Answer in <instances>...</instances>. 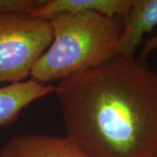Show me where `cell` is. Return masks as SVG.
I'll return each mask as SVG.
<instances>
[{"instance_id": "obj_1", "label": "cell", "mask_w": 157, "mask_h": 157, "mask_svg": "<svg viewBox=\"0 0 157 157\" xmlns=\"http://www.w3.org/2000/svg\"><path fill=\"white\" fill-rule=\"evenodd\" d=\"M57 95L68 136L90 157L157 155V73L115 56L59 81Z\"/></svg>"}, {"instance_id": "obj_2", "label": "cell", "mask_w": 157, "mask_h": 157, "mask_svg": "<svg viewBox=\"0 0 157 157\" xmlns=\"http://www.w3.org/2000/svg\"><path fill=\"white\" fill-rule=\"evenodd\" d=\"M53 39L31 72L47 84L98 67L115 57L124 18L94 11L61 14L49 19Z\"/></svg>"}, {"instance_id": "obj_3", "label": "cell", "mask_w": 157, "mask_h": 157, "mask_svg": "<svg viewBox=\"0 0 157 157\" xmlns=\"http://www.w3.org/2000/svg\"><path fill=\"white\" fill-rule=\"evenodd\" d=\"M52 39L48 19L30 13H0V83L25 81Z\"/></svg>"}, {"instance_id": "obj_4", "label": "cell", "mask_w": 157, "mask_h": 157, "mask_svg": "<svg viewBox=\"0 0 157 157\" xmlns=\"http://www.w3.org/2000/svg\"><path fill=\"white\" fill-rule=\"evenodd\" d=\"M0 157H90L67 135H16L0 150Z\"/></svg>"}, {"instance_id": "obj_5", "label": "cell", "mask_w": 157, "mask_h": 157, "mask_svg": "<svg viewBox=\"0 0 157 157\" xmlns=\"http://www.w3.org/2000/svg\"><path fill=\"white\" fill-rule=\"evenodd\" d=\"M157 25V0H133L124 19L115 56L135 59L143 36Z\"/></svg>"}, {"instance_id": "obj_6", "label": "cell", "mask_w": 157, "mask_h": 157, "mask_svg": "<svg viewBox=\"0 0 157 157\" xmlns=\"http://www.w3.org/2000/svg\"><path fill=\"white\" fill-rule=\"evenodd\" d=\"M56 86L33 78L0 87V127L13 123L23 109L37 100L55 94Z\"/></svg>"}, {"instance_id": "obj_7", "label": "cell", "mask_w": 157, "mask_h": 157, "mask_svg": "<svg viewBox=\"0 0 157 157\" xmlns=\"http://www.w3.org/2000/svg\"><path fill=\"white\" fill-rule=\"evenodd\" d=\"M133 0H45L41 6L30 12L32 16L51 19L61 14L94 11L108 17L125 19Z\"/></svg>"}, {"instance_id": "obj_8", "label": "cell", "mask_w": 157, "mask_h": 157, "mask_svg": "<svg viewBox=\"0 0 157 157\" xmlns=\"http://www.w3.org/2000/svg\"><path fill=\"white\" fill-rule=\"evenodd\" d=\"M45 0H0V13H30Z\"/></svg>"}, {"instance_id": "obj_9", "label": "cell", "mask_w": 157, "mask_h": 157, "mask_svg": "<svg viewBox=\"0 0 157 157\" xmlns=\"http://www.w3.org/2000/svg\"><path fill=\"white\" fill-rule=\"evenodd\" d=\"M157 48V33L152 36L150 39H148L145 42L143 45V48L140 52V61L144 62L146 59L148 57V55L151 53L153 51H155Z\"/></svg>"}, {"instance_id": "obj_10", "label": "cell", "mask_w": 157, "mask_h": 157, "mask_svg": "<svg viewBox=\"0 0 157 157\" xmlns=\"http://www.w3.org/2000/svg\"><path fill=\"white\" fill-rule=\"evenodd\" d=\"M155 157H157V155H156V156H155Z\"/></svg>"}]
</instances>
